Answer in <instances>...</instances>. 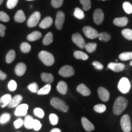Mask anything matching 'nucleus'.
<instances>
[{
  "instance_id": "obj_1",
  "label": "nucleus",
  "mask_w": 132,
  "mask_h": 132,
  "mask_svg": "<svg viewBox=\"0 0 132 132\" xmlns=\"http://www.w3.org/2000/svg\"><path fill=\"white\" fill-rule=\"evenodd\" d=\"M128 105L127 99L123 97H118L116 99L113 105V113L116 115H120L126 109Z\"/></svg>"
},
{
  "instance_id": "obj_2",
  "label": "nucleus",
  "mask_w": 132,
  "mask_h": 132,
  "mask_svg": "<svg viewBox=\"0 0 132 132\" xmlns=\"http://www.w3.org/2000/svg\"><path fill=\"white\" fill-rule=\"evenodd\" d=\"M50 103L53 108L62 112H67L69 110V106L65 102L57 97H53L50 101Z\"/></svg>"
},
{
  "instance_id": "obj_3",
  "label": "nucleus",
  "mask_w": 132,
  "mask_h": 132,
  "mask_svg": "<svg viewBox=\"0 0 132 132\" xmlns=\"http://www.w3.org/2000/svg\"><path fill=\"white\" fill-rule=\"evenodd\" d=\"M39 57L41 61L47 66H52L54 63L53 55L47 51H42L39 53Z\"/></svg>"
},
{
  "instance_id": "obj_4",
  "label": "nucleus",
  "mask_w": 132,
  "mask_h": 132,
  "mask_svg": "<svg viewBox=\"0 0 132 132\" xmlns=\"http://www.w3.org/2000/svg\"><path fill=\"white\" fill-rule=\"evenodd\" d=\"M118 88L122 94L128 93L131 89V83L129 80L126 77H122L118 82Z\"/></svg>"
},
{
  "instance_id": "obj_5",
  "label": "nucleus",
  "mask_w": 132,
  "mask_h": 132,
  "mask_svg": "<svg viewBox=\"0 0 132 132\" xmlns=\"http://www.w3.org/2000/svg\"><path fill=\"white\" fill-rule=\"evenodd\" d=\"M41 17L40 13L36 11L30 16L27 21V25L29 28H34L37 25Z\"/></svg>"
},
{
  "instance_id": "obj_6",
  "label": "nucleus",
  "mask_w": 132,
  "mask_h": 132,
  "mask_svg": "<svg viewBox=\"0 0 132 132\" xmlns=\"http://www.w3.org/2000/svg\"><path fill=\"white\" fill-rule=\"evenodd\" d=\"M120 125L124 132H130L131 131V126L130 116L128 114H125L120 119Z\"/></svg>"
},
{
  "instance_id": "obj_7",
  "label": "nucleus",
  "mask_w": 132,
  "mask_h": 132,
  "mask_svg": "<svg viewBox=\"0 0 132 132\" xmlns=\"http://www.w3.org/2000/svg\"><path fill=\"white\" fill-rule=\"evenodd\" d=\"M82 31L88 39H94L98 37L99 33L98 31L90 26H85L82 28Z\"/></svg>"
},
{
  "instance_id": "obj_8",
  "label": "nucleus",
  "mask_w": 132,
  "mask_h": 132,
  "mask_svg": "<svg viewBox=\"0 0 132 132\" xmlns=\"http://www.w3.org/2000/svg\"><path fill=\"white\" fill-rule=\"evenodd\" d=\"M59 74L63 77H70L74 75L75 70L72 66L66 65L60 69L59 71Z\"/></svg>"
},
{
  "instance_id": "obj_9",
  "label": "nucleus",
  "mask_w": 132,
  "mask_h": 132,
  "mask_svg": "<svg viewBox=\"0 0 132 132\" xmlns=\"http://www.w3.org/2000/svg\"><path fill=\"white\" fill-rule=\"evenodd\" d=\"M72 40L74 44L80 48L83 49L85 48V45L86 44L85 39L79 33L77 32L73 34L72 37Z\"/></svg>"
},
{
  "instance_id": "obj_10",
  "label": "nucleus",
  "mask_w": 132,
  "mask_h": 132,
  "mask_svg": "<svg viewBox=\"0 0 132 132\" xmlns=\"http://www.w3.org/2000/svg\"><path fill=\"white\" fill-rule=\"evenodd\" d=\"M65 21V14L62 11H59L56 14L55 20V26L58 30H61L63 27V24Z\"/></svg>"
},
{
  "instance_id": "obj_11",
  "label": "nucleus",
  "mask_w": 132,
  "mask_h": 132,
  "mask_svg": "<svg viewBox=\"0 0 132 132\" xmlns=\"http://www.w3.org/2000/svg\"><path fill=\"white\" fill-rule=\"evenodd\" d=\"M93 19L95 23L100 25L104 20V14L101 9H97L95 10L93 14Z\"/></svg>"
},
{
  "instance_id": "obj_12",
  "label": "nucleus",
  "mask_w": 132,
  "mask_h": 132,
  "mask_svg": "<svg viewBox=\"0 0 132 132\" xmlns=\"http://www.w3.org/2000/svg\"><path fill=\"white\" fill-rule=\"evenodd\" d=\"M97 92H98V95L99 98L100 100L103 102H108L110 99V92L106 88L103 87H99L98 90H97Z\"/></svg>"
},
{
  "instance_id": "obj_13",
  "label": "nucleus",
  "mask_w": 132,
  "mask_h": 132,
  "mask_svg": "<svg viewBox=\"0 0 132 132\" xmlns=\"http://www.w3.org/2000/svg\"><path fill=\"white\" fill-rule=\"evenodd\" d=\"M125 65L119 62H110L108 64V68L115 72H120L125 69Z\"/></svg>"
},
{
  "instance_id": "obj_14",
  "label": "nucleus",
  "mask_w": 132,
  "mask_h": 132,
  "mask_svg": "<svg viewBox=\"0 0 132 132\" xmlns=\"http://www.w3.org/2000/svg\"><path fill=\"white\" fill-rule=\"evenodd\" d=\"M28 105L27 104H21L16 108L15 115L16 116H24L27 114Z\"/></svg>"
},
{
  "instance_id": "obj_15",
  "label": "nucleus",
  "mask_w": 132,
  "mask_h": 132,
  "mask_svg": "<svg viewBox=\"0 0 132 132\" xmlns=\"http://www.w3.org/2000/svg\"><path fill=\"white\" fill-rule=\"evenodd\" d=\"M23 100V97L21 95H16L11 98V102L7 105V107L9 108H13L17 107Z\"/></svg>"
},
{
  "instance_id": "obj_16",
  "label": "nucleus",
  "mask_w": 132,
  "mask_h": 132,
  "mask_svg": "<svg viewBox=\"0 0 132 132\" xmlns=\"http://www.w3.org/2000/svg\"><path fill=\"white\" fill-rule=\"evenodd\" d=\"M77 92L83 96H89L91 94L90 90L88 88V87H87L83 83L80 84L77 87Z\"/></svg>"
},
{
  "instance_id": "obj_17",
  "label": "nucleus",
  "mask_w": 132,
  "mask_h": 132,
  "mask_svg": "<svg viewBox=\"0 0 132 132\" xmlns=\"http://www.w3.org/2000/svg\"><path fill=\"white\" fill-rule=\"evenodd\" d=\"M26 71V65L23 62H19L16 64L15 68V73L19 77H21L25 73Z\"/></svg>"
},
{
  "instance_id": "obj_18",
  "label": "nucleus",
  "mask_w": 132,
  "mask_h": 132,
  "mask_svg": "<svg viewBox=\"0 0 132 132\" xmlns=\"http://www.w3.org/2000/svg\"><path fill=\"white\" fill-rule=\"evenodd\" d=\"M81 123L86 131H91L95 129L94 125H93V123L90 122L89 120L85 117H82L81 118Z\"/></svg>"
},
{
  "instance_id": "obj_19",
  "label": "nucleus",
  "mask_w": 132,
  "mask_h": 132,
  "mask_svg": "<svg viewBox=\"0 0 132 132\" xmlns=\"http://www.w3.org/2000/svg\"><path fill=\"white\" fill-rule=\"evenodd\" d=\"M53 24V19L50 16H47L43 19L39 24V27L42 29H47L50 27Z\"/></svg>"
},
{
  "instance_id": "obj_20",
  "label": "nucleus",
  "mask_w": 132,
  "mask_h": 132,
  "mask_svg": "<svg viewBox=\"0 0 132 132\" xmlns=\"http://www.w3.org/2000/svg\"><path fill=\"white\" fill-rule=\"evenodd\" d=\"M128 23V19L127 17H120L116 18L113 20V23L116 26H119V27H123L125 26Z\"/></svg>"
},
{
  "instance_id": "obj_21",
  "label": "nucleus",
  "mask_w": 132,
  "mask_h": 132,
  "mask_svg": "<svg viewBox=\"0 0 132 132\" xmlns=\"http://www.w3.org/2000/svg\"><path fill=\"white\" fill-rule=\"evenodd\" d=\"M56 89L59 93L61 94L65 95L67 93V90H68V86H67V83L65 81H61L57 84Z\"/></svg>"
},
{
  "instance_id": "obj_22",
  "label": "nucleus",
  "mask_w": 132,
  "mask_h": 132,
  "mask_svg": "<svg viewBox=\"0 0 132 132\" xmlns=\"http://www.w3.org/2000/svg\"><path fill=\"white\" fill-rule=\"evenodd\" d=\"M42 37V33L39 31H34L27 36V40L30 42L37 40Z\"/></svg>"
},
{
  "instance_id": "obj_23",
  "label": "nucleus",
  "mask_w": 132,
  "mask_h": 132,
  "mask_svg": "<svg viewBox=\"0 0 132 132\" xmlns=\"http://www.w3.org/2000/svg\"><path fill=\"white\" fill-rule=\"evenodd\" d=\"M14 20L17 23H23L26 20V16L22 10H19L16 12L14 16Z\"/></svg>"
},
{
  "instance_id": "obj_24",
  "label": "nucleus",
  "mask_w": 132,
  "mask_h": 132,
  "mask_svg": "<svg viewBox=\"0 0 132 132\" xmlns=\"http://www.w3.org/2000/svg\"><path fill=\"white\" fill-rule=\"evenodd\" d=\"M34 119L31 116H26L24 120V125L27 129H32L33 128V124H34Z\"/></svg>"
},
{
  "instance_id": "obj_25",
  "label": "nucleus",
  "mask_w": 132,
  "mask_h": 132,
  "mask_svg": "<svg viewBox=\"0 0 132 132\" xmlns=\"http://www.w3.org/2000/svg\"><path fill=\"white\" fill-rule=\"evenodd\" d=\"M12 97L10 94H6L1 97L0 98V105H1V108H4V107L7 106V105L11 102Z\"/></svg>"
},
{
  "instance_id": "obj_26",
  "label": "nucleus",
  "mask_w": 132,
  "mask_h": 132,
  "mask_svg": "<svg viewBox=\"0 0 132 132\" xmlns=\"http://www.w3.org/2000/svg\"><path fill=\"white\" fill-rule=\"evenodd\" d=\"M41 78L44 82L50 84L52 83L54 81L53 75L48 73H42L41 74Z\"/></svg>"
},
{
  "instance_id": "obj_27",
  "label": "nucleus",
  "mask_w": 132,
  "mask_h": 132,
  "mask_svg": "<svg viewBox=\"0 0 132 132\" xmlns=\"http://www.w3.org/2000/svg\"><path fill=\"white\" fill-rule=\"evenodd\" d=\"M74 57L77 59L86 61L89 58V56L86 53L81 52V51H75L73 53Z\"/></svg>"
},
{
  "instance_id": "obj_28",
  "label": "nucleus",
  "mask_w": 132,
  "mask_h": 132,
  "mask_svg": "<svg viewBox=\"0 0 132 132\" xmlns=\"http://www.w3.org/2000/svg\"><path fill=\"white\" fill-rule=\"evenodd\" d=\"M53 41V34L52 32H49L44 37V39L42 40V42L44 44V45H48L50 44H52Z\"/></svg>"
},
{
  "instance_id": "obj_29",
  "label": "nucleus",
  "mask_w": 132,
  "mask_h": 132,
  "mask_svg": "<svg viewBox=\"0 0 132 132\" xmlns=\"http://www.w3.org/2000/svg\"><path fill=\"white\" fill-rule=\"evenodd\" d=\"M15 58V52L14 50H11L9 52H8L6 55V61L7 64H11L14 61Z\"/></svg>"
},
{
  "instance_id": "obj_30",
  "label": "nucleus",
  "mask_w": 132,
  "mask_h": 132,
  "mask_svg": "<svg viewBox=\"0 0 132 132\" xmlns=\"http://www.w3.org/2000/svg\"><path fill=\"white\" fill-rule=\"evenodd\" d=\"M98 38L100 41L106 42H108L109 40H111V36L108 32H102L99 33V35H98Z\"/></svg>"
},
{
  "instance_id": "obj_31",
  "label": "nucleus",
  "mask_w": 132,
  "mask_h": 132,
  "mask_svg": "<svg viewBox=\"0 0 132 132\" xmlns=\"http://www.w3.org/2000/svg\"><path fill=\"white\" fill-rule=\"evenodd\" d=\"M119 57L121 61H127L128 60H132V52H123L119 54Z\"/></svg>"
},
{
  "instance_id": "obj_32",
  "label": "nucleus",
  "mask_w": 132,
  "mask_h": 132,
  "mask_svg": "<svg viewBox=\"0 0 132 132\" xmlns=\"http://www.w3.org/2000/svg\"><path fill=\"white\" fill-rule=\"evenodd\" d=\"M51 85L50 83H48L47 85L44 86V87H42L40 89H39L37 91L38 95H47L48 94L49 92H50L51 90Z\"/></svg>"
},
{
  "instance_id": "obj_33",
  "label": "nucleus",
  "mask_w": 132,
  "mask_h": 132,
  "mask_svg": "<svg viewBox=\"0 0 132 132\" xmlns=\"http://www.w3.org/2000/svg\"><path fill=\"white\" fill-rule=\"evenodd\" d=\"M97 47V45L96 43L89 42L86 44L85 48L87 51V52H88L89 53H93L96 50Z\"/></svg>"
},
{
  "instance_id": "obj_34",
  "label": "nucleus",
  "mask_w": 132,
  "mask_h": 132,
  "mask_svg": "<svg viewBox=\"0 0 132 132\" xmlns=\"http://www.w3.org/2000/svg\"><path fill=\"white\" fill-rule=\"evenodd\" d=\"M73 15L75 16L77 19L79 20L83 19L85 18V13H84L83 11L79 7H76L75 10H74Z\"/></svg>"
},
{
  "instance_id": "obj_35",
  "label": "nucleus",
  "mask_w": 132,
  "mask_h": 132,
  "mask_svg": "<svg viewBox=\"0 0 132 132\" xmlns=\"http://www.w3.org/2000/svg\"><path fill=\"white\" fill-rule=\"evenodd\" d=\"M123 37L128 40H132V30L130 29H124L122 31Z\"/></svg>"
},
{
  "instance_id": "obj_36",
  "label": "nucleus",
  "mask_w": 132,
  "mask_h": 132,
  "mask_svg": "<svg viewBox=\"0 0 132 132\" xmlns=\"http://www.w3.org/2000/svg\"><path fill=\"white\" fill-rule=\"evenodd\" d=\"M80 2L82 5L84 11H87L91 8V2L90 0H80Z\"/></svg>"
},
{
  "instance_id": "obj_37",
  "label": "nucleus",
  "mask_w": 132,
  "mask_h": 132,
  "mask_svg": "<svg viewBox=\"0 0 132 132\" xmlns=\"http://www.w3.org/2000/svg\"><path fill=\"white\" fill-rule=\"evenodd\" d=\"M31 47L28 43L23 42L20 45V50L23 53H28L31 51Z\"/></svg>"
},
{
  "instance_id": "obj_38",
  "label": "nucleus",
  "mask_w": 132,
  "mask_h": 132,
  "mask_svg": "<svg viewBox=\"0 0 132 132\" xmlns=\"http://www.w3.org/2000/svg\"><path fill=\"white\" fill-rule=\"evenodd\" d=\"M94 110L98 113H103L106 111V106L103 104H97L94 107Z\"/></svg>"
},
{
  "instance_id": "obj_39",
  "label": "nucleus",
  "mask_w": 132,
  "mask_h": 132,
  "mask_svg": "<svg viewBox=\"0 0 132 132\" xmlns=\"http://www.w3.org/2000/svg\"><path fill=\"white\" fill-rule=\"evenodd\" d=\"M49 119L50 121V123L53 125H56L58 123L59 118L58 116L55 114H50L49 116Z\"/></svg>"
},
{
  "instance_id": "obj_40",
  "label": "nucleus",
  "mask_w": 132,
  "mask_h": 132,
  "mask_svg": "<svg viewBox=\"0 0 132 132\" xmlns=\"http://www.w3.org/2000/svg\"><path fill=\"white\" fill-rule=\"evenodd\" d=\"M123 9L127 14H130L132 13V5L128 2L123 3L122 5Z\"/></svg>"
},
{
  "instance_id": "obj_41",
  "label": "nucleus",
  "mask_w": 132,
  "mask_h": 132,
  "mask_svg": "<svg viewBox=\"0 0 132 132\" xmlns=\"http://www.w3.org/2000/svg\"><path fill=\"white\" fill-rule=\"evenodd\" d=\"M11 119V115L9 113H4L0 118V123H6Z\"/></svg>"
},
{
  "instance_id": "obj_42",
  "label": "nucleus",
  "mask_w": 132,
  "mask_h": 132,
  "mask_svg": "<svg viewBox=\"0 0 132 132\" xmlns=\"http://www.w3.org/2000/svg\"><path fill=\"white\" fill-rule=\"evenodd\" d=\"M34 113L35 116L38 117L39 118H42L44 117V115H45V113H44V111H43V110L40 108H36L34 110Z\"/></svg>"
},
{
  "instance_id": "obj_43",
  "label": "nucleus",
  "mask_w": 132,
  "mask_h": 132,
  "mask_svg": "<svg viewBox=\"0 0 132 132\" xmlns=\"http://www.w3.org/2000/svg\"><path fill=\"white\" fill-rule=\"evenodd\" d=\"M64 3V0H52L51 4L54 8H59L61 7Z\"/></svg>"
},
{
  "instance_id": "obj_44",
  "label": "nucleus",
  "mask_w": 132,
  "mask_h": 132,
  "mask_svg": "<svg viewBox=\"0 0 132 132\" xmlns=\"http://www.w3.org/2000/svg\"><path fill=\"white\" fill-rule=\"evenodd\" d=\"M10 20V17L6 12L0 11V21L3 22H8Z\"/></svg>"
},
{
  "instance_id": "obj_45",
  "label": "nucleus",
  "mask_w": 132,
  "mask_h": 132,
  "mask_svg": "<svg viewBox=\"0 0 132 132\" xmlns=\"http://www.w3.org/2000/svg\"><path fill=\"white\" fill-rule=\"evenodd\" d=\"M28 89L30 90L31 92H34V93H36V92H37L39 90V86H38L36 82H32L30 85L28 86Z\"/></svg>"
},
{
  "instance_id": "obj_46",
  "label": "nucleus",
  "mask_w": 132,
  "mask_h": 132,
  "mask_svg": "<svg viewBox=\"0 0 132 132\" xmlns=\"http://www.w3.org/2000/svg\"><path fill=\"white\" fill-rule=\"evenodd\" d=\"M19 0H7V7L9 9H14L17 4Z\"/></svg>"
},
{
  "instance_id": "obj_47",
  "label": "nucleus",
  "mask_w": 132,
  "mask_h": 132,
  "mask_svg": "<svg viewBox=\"0 0 132 132\" xmlns=\"http://www.w3.org/2000/svg\"><path fill=\"white\" fill-rule=\"evenodd\" d=\"M17 87V84L15 82V81L11 80L10 81L9 84H8V88L11 91H14L16 90Z\"/></svg>"
},
{
  "instance_id": "obj_48",
  "label": "nucleus",
  "mask_w": 132,
  "mask_h": 132,
  "mask_svg": "<svg viewBox=\"0 0 132 132\" xmlns=\"http://www.w3.org/2000/svg\"><path fill=\"white\" fill-rule=\"evenodd\" d=\"M42 127V124H41L40 122L38 120L34 119V124H33V128L35 131H39Z\"/></svg>"
},
{
  "instance_id": "obj_49",
  "label": "nucleus",
  "mask_w": 132,
  "mask_h": 132,
  "mask_svg": "<svg viewBox=\"0 0 132 132\" xmlns=\"http://www.w3.org/2000/svg\"><path fill=\"white\" fill-rule=\"evenodd\" d=\"M23 123H24L23 120L21 119L20 118V119H18L17 120H16L14 122V124L15 128L17 129V128H20L23 125Z\"/></svg>"
},
{
  "instance_id": "obj_50",
  "label": "nucleus",
  "mask_w": 132,
  "mask_h": 132,
  "mask_svg": "<svg viewBox=\"0 0 132 132\" xmlns=\"http://www.w3.org/2000/svg\"><path fill=\"white\" fill-rule=\"evenodd\" d=\"M92 65L95 67V69L97 70H102L103 69V65L102 63H100V62L98 61H94L92 63Z\"/></svg>"
},
{
  "instance_id": "obj_51",
  "label": "nucleus",
  "mask_w": 132,
  "mask_h": 132,
  "mask_svg": "<svg viewBox=\"0 0 132 132\" xmlns=\"http://www.w3.org/2000/svg\"><path fill=\"white\" fill-rule=\"evenodd\" d=\"M6 29V27L2 24H0V36L1 37H4L5 36V31Z\"/></svg>"
},
{
  "instance_id": "obj_52",
  "label": "nucleus",
  "mask_w": 132,
  "mask_h": 132,
  "mask_svg": "<svg viewBox=\"0 0 132 132\" xmlns=\"http://www.w3.org/2000/svg\"><path fill=\"white\" fill-rule=\"evenodd\" d=\"M7 78V75L0 70V80H4Z\"/></svg>"
},
{
  "instance_id": "obj_53",
  "label": "nucleus",
  "mask_w": 132,
  "mask_h": 132,
  "mask_svg": "<svg viewBox=\"0 0 132 132\" xmlns=\"http://www.w3.org/2000/svg\"><path fill=\"white\" fill-rule=\"evenodd\" d=\"M50 132H61V130L60 129H59V128H53V129H52L51 130Z\"/></svg>"
},
{
  "instance_id": "obj_54",
  "label": "nucleus",
  "mask_w": 132,
  "mask_h": 132,
  "mask_svg": "<svg viewBox=\"0 0 132 132\" xmlns=\"http://www.w3.org/2000/svg\"><path fill=\"white\" fill-rule=\"evenodd\" d=\"M3 1H4V0H0V6H1V5L2 4V3H3Z\"/></svg>"
},
{
  "instance_id": "obj_55",
  "label": "nucleus",
  "mask_w": 132,
  "mask_h": 132,
  "mask_svg": "<svg viewBox=\"0 0 132 132\" xmlns=\"http://www.w3.org/2000/svg\"><path fill=\"white\" fill-rule=\"evenodd\" d=\"M98 1H110V0H98Z\"/></svg>"
},
{
  "instance_id": "obj_56",
  "label": "nucleus",
  "mask_w": 132,
  "mask_h": 132,
  "mask_svg": "<svg viewBox=\"0 0 132 132\" xmlns=\"http://www.w3.org/2000/svg\"><path fill=\"white\" fill-rule=\"evenodd\" d=\"M130 65H132V61H131V62H130Z\"/></svg>"
},
{
  "instance_id": "obj_57",
  "label": "nucleus",
  "mask_w": 132,
  "mask_h": 132,
  "mask_svg": "<svg viewBox=\"0 0 132 132\" xmlns=\"http://www.w3.org/2000/svg\"><path fill=\"white\" fill-rule=\"evenodd\" d=\"M27 1H34V0H27Z\"/></svg>"
}]
</instances>
